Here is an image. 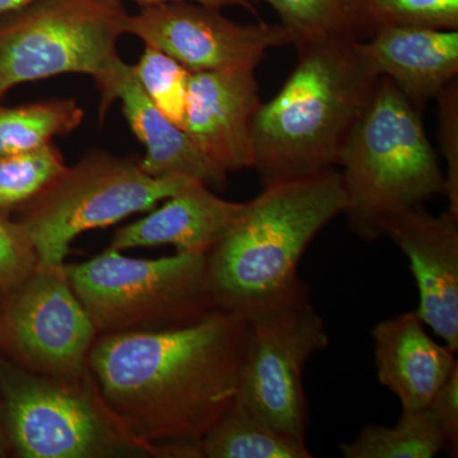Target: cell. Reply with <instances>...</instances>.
Here are the masks:
<instances>
[{
  "instance_id": "obj_1",
  "label": "cell",
  "mask_w": 458,
  "mask_h": 458,
  "mask_svg": "<svg viewBox=\"0 0 458 458\" xmlns=\"http://www.w3.org/2000/svg\"><path fill=\"white\" fill-rule=\"evenodd\" d=\"M250 324L214 309L188 327L102 334L89 372L111 414L155 457L199 458L240 390Z\"/></svg>"
},
{
  "instance_id": "obj_5",
  "label": "cell",
  "mask_w": 458,
  "mask_h": 458,
  "mask_svg": "<svg viewBox=\"0 0 458 458\" xmlns=\"http://www.w3.org/2000/svg\"><path fill=\"white\" fill-rule=\"evenodd\" d=\"M63 271L98 335L188 327L216 309L207 255L135 259L108 247Z\"/></svg>"
},
{
  "instance_id": "obj_24",
  "label": "cell",
  "mask_w": 458,
  "mask_h": 458,
  "mask_svg": "<svg viewBox=\"0 0 458 458\" xmlns=\"http://www.w3.org/2000/svg\"><path fill=\"white\" fill-rule=\"evenodd\" d=\"M369 14L379 26H417L458 31V0H369Z\"/></svg>"
},
{
  "instance_id": "obj_30",
  "label": "cell",
  "mask_w": 458,
  "mask_h": 458,
  "mask_svg": "<svg viewBox=\"0 0 458 458\" xmlns=\"http://www.w3.org/2000/svg\"><path fill=\"white\" fill-rule=\"evenodd\" d=\"M8 443L7 439H5L4 429H3L2 424V417H0V456L5 454V450H7Z\"/></svg>"
},
{
  "instance_id": "obj_17",
  "label": "cell",
  "mask_w": 458,
  "mask_h": 458,
  "mask_svg": "<svg viewBox=\"0 0 458 458\" xmlns=\"http://www.w3.org/2000/svg\"><path fill=\"white\" fill-rule=\"evenodd\" d=\"M245 203L216 197L200 181H192L165 199L140 221L114 232L111 249L172 245L177 252L208 255L233 227Z\"/></svg>"
},
{
  "instance_id": "obj_6",
  "label": "cell",
  "mask_w": 458,
  "mask_h": 458,
  "mask_svg": "<svg viewBox=\"0 0 458 458\" xmlns=\"http://www.w3.org/2000/svg\"><path fill=\"white\" fill-rule=\"evenodd\" d=\"M0 399L5 439L20 457H155L111 414L89 372L51 378L0 358Z\"/></svg>"
},
{
  "instance_id": "obj_12",
  "label": "cell",
  "mask_w": 458,
  "mask_h": 458,
  "mask_svg": "<svg viewBox=\"0 0 458 458\" xmlns=\"http://www.w3.org/2000/svg\"><path fill=\"white\" fill-rule=\"evenodd\" d=\"M255 71L198 72L190 78L183 131L214 165L254 167L251 128L261 106Z\"/></svg>"
},
{
  "instance_id": "obj_7",
  "label": "cell",
  "mask_w": 458,
  "mask_h": 458,
  "mask_svg": "<svg viewBox=\"0 0 458 458\" xmlns=\"http://www.w3.org/2000/svg\"><path fill=\"white\" fill-rule=\"evenodd\" d=\"M126 16L119 0H38L0 17V104L14 87L63 74L104 89Z\"/></svg>"
},
{
  "instance_id": "obj_10",
  "label": "cell",
  "mask_w": 458,
  "mask_h": 458,
  "mask_svg": "<svg viewBox=\"0 0 458 458\" xmlns=\"http://www.w3.org/2000/svg\"><path fill=\"white\" fill-rule=\"evenodd\" d=\"M0 303V352L9 363L51 378L89 373L98 334L63 267H38Z\"/></svg>"
},
{
  "instance_id": "obj_11",
  "label": "cell",
  "mask_w": 458,
  "mask_h": 458,
  "mask_svg": "<svg viewBox=\"0 0 458 458\" xmlns=\"http://www.w3.org/2000/svg\"><path fill=\"white\" fill-rule=\"evenodd\" d=\"M123 35L164 51L191 73L255 71L267 51L291 45L284 27L242 25L222 9L197 3H168L140 8L123 21Z\"/></svg>"
},
{
  "instance_id": "obj_29",
  "label": "cell",
  "mask_w": 458,
  "mask_h": 458,
  "mask_svg": "<svg viewBox=\"0 0 458 458\" xmlns=\"http://www.w3.org/2000/svg\"><path fill=\"white\" fill-rule=\"evenodd\" d=\"M35 2L38 0H0V17L13 13L18 9L25 8Z\"/></svg>"
},
{
  "instance_id": "obj_9",
  "label": "cell",
  "mask_w": 458,
  "mask_h": 458,
  "mask_svg": "<svg viewBox=\"0 0 458 458\" xmlns=\"http://www.w3.org/2000/svg\"><path fill=\"white\" fill-rule=\"evenodd\" d=\"M247 321L250 340L240 390L254 401L271 427L306 442L303 370L330 344L324 319L311 302V289L304 283Z\"/></svg>"
},
{
  "instance_id": "obj_20",
  "label": "cell",
  "mask_w": 458,
  "mask_h": 458,
  "mask_svg": "<svg viewBox=\"0 0 458 458\" xmlns=\"http://www.w3.org/2000/svg\"><path fill=\"white\" fill-rule=\"evenodd\" d=\"M83 108L75 98H50L16 107L0 104V156L31 152L80 128Z\"/></svg>"
},
{
  "instance_id": "obj_18",
  "label": "cell",
  "mask_w": 458,
  "mask_h": 458,
  "mask_svg": "<svg viewBox=\"0 0 458 458\" xmlns=\"http://www.w3.org/2000/svg\"><path fill=\"white\" fill-rule=\"evenodd\" d=\"M208 458H311L306 442L271 427L254 401L238 390L221 418L201 439Z\"/></svg>"
},
{
  "instance_id": "obj_15",
  "label": "cell",
  "mask_w": 458,
  "mask_h": 458,
  "mask_svg": "<svg viewBox=\"0 0 458 458\" xmlns=\"http://www.w3.org/2000/svg\"><path fill=\"white\" fill-rule=\"evenodd\" d=\"M354 47L370 71L390 80L419 111L458 78V31L379 26Z\"/></svg>"
},
{
  "instance_id": "obj_28",
  "label": "cell",
  "mask_w": 458,
  "mask_h": 458,
  "mask_svg": "<svg viewBox=\"0 0 458 458\" xmlns=\"http://www.w3.org/2000/svg\"><path fill=\"white\" fill-rule=\"evenodd\" d=\"M119 2H131L140 8L153 7V5L168 4V3H197V4L208 5L213 8H243L246 11L256 13V5L254 0H119Z\"/></svg>"
},
{
  "instance_id": "obj_14",
  "label": "cell",
  "mask_w": 458,
  "mask_h": 458,
  "mask_svg": "<svg viewBox=\"0 0 458 458\" xmlns=\"http://www.w3.org/2000/svg\"><path fill=\"white\" fill-rule=\"evenodd\" d=\"M99 119L104 122L114 101L122 102L123 117L146 153L140 159L141 170L153 177H189L210 189H225L228 174L214 165L194 147L188 134L172 123L147 98L131 64L122 62L107 86L99 92Z\"/></svg>"
},
{
  "instance_id": "obj_2",
  "label": "cell",
  "mask_w": 458,
  "mask_h": 458,
  "mask_svg": "<svg viewBox=\"0 0 458 458\" xmlns=\"http://www.w3.org/2000/svg\"><path fill=\"white\" fill-rule=\"evenodd\" d=\"M297 53L293 72L252 122V168L262 188L335 168L381 80L354 44L327 42Z\"/></svg>"
},
{
  "instance_id": "obj_23",
  "label": "cell",
  "mask_w": 458,
  "mask_h": 458,
  "mask_svg": "<svg viewBox=\"0 0 458 458\" xmlns=\"http://www.w3.org/2000/svg\"><path fill=\"white\" fill-rule=\"evenodd\" d=\"M131 71L147 98L183 129L191 72L164 51L147 45Z\"/></svg>"
},
{
  "instance_id": "obj_8",
  "label": "cell",
  "mask_w": 458,
  "mask_h": 458,
  "mask_svg": "<svg viewBox=\"0 0 458 458\" xmlns=\"http://www.w3.org/2000/svg\"><path fill=\"white\" fill-rule=\"evenodd\" d=\"M189 177H153L140 161L90 150L64 171L18 223L29 234L40 267H62L71 243L83 232L106 228L147 212L192 182Z\"/></svg>"
},
{
  "instance_id": "obj_3",
  "label": "cell",
  "mask_w": 458,
  "mask_h": 458,
  "mask_svg": "<svg viewBox=\"0 0 458 458\" xmlns=\"http://www.w3.org/2000/svg\"><path fill=\"white\" fill-rule=\"evenodd\" d=\"M335 168L265 186L207 255V280L216 309L246 319L304 284L298 267L307 247L345 212Z\"/></svg>"
},
{
  "instance_id": "obj_27",
  "label": "cell",
  "mask_w": 458,
  "mask_h": 458,
  "mask_svg": "<svg viewBox=\"0 0 458 458\" xmlns=\"http://www.w3.org/2000/svg\"><path fill=\"white\" fill-rule=\"evenodd\" d=\"M428 410L432 412L434 420L438 426L445 451L452 457L458 454V366L452 370L450 377L434 394Z\"/></svg>"
},
{
  "instance_id": "obj_22",
  "label": "cell",
  "mask_w": 458,
  "mask_h": 458,
  "mask_svg": "<svg viewBox=\"0 0 458 458\" xmlns=\"http://www.w3.org/2000/svg\"><path fill=\"white\" fill-rule=\"evenodd\" d=\"M66 165L64 156L53 143L31 152L0 156V216L25 210Z\"/></svg>"
},
{
  "instance_id": "obj_25",
  "label": "cell",
  "mask_w": 458,
  "mask_h": 458,
  "mask_svg": "<svg viewBox=\"0 0 458 458\" xmlns=\"http://www.w3.org/2000/svg\"><path fill=\"white\" fill-rule=\"evenodd\" d=\"M38 267V254L25 229L0 216V301L16 291Z\"/></svg>"
},
{
  "instance_id": "obj_16",
  "label": "cell",
  "mask_w": 458,
  "mask_h": 458,
  "mask_svg": "<svg viewBox=\"0 0 458 458\" xmlns=\"http://www.w3.org/2000/svg\"><path fill=\"white\" fill-rule=\"evenodd\" d=\"M370 334L379 382L403 411L426 409L458 366L456 352L428 335L417 311L378 322Z\"/></svg>"
},
{
  "instance_id": "obj_21",
  "label": "cell",
  "mask_w": 458,
  "mask_h": 458,
  "mask_svg": "<svg viewBox=\"0 0 458 458\" xmlns=\"http://www.w3.org/2000/svg\"><path fill=\"white\" fill-rule=\"evenodd\" d=\"M345 458H433L445 451L432 412H401L394 427L367 426L352 442L342 443Z\"/></svg>"
},
{
  "instance_id": "obj_19",
  "label": "cell",
  "mask_w": 458,
  "mask_h": 458,
  "mask_svg": "<svg viewBox=\"0 0 458 458\" xmlns=\"http://www.w3.org/2000/svg\"><path fill=\"white\" fill-rule=\"evenodd\" d=\"M274 9L295 50L327 42L357 44L376 31L369 0H254Z\"/></svg>"
},
{
  "instance_id": "obj_4",
  "label": "cell",
  "mask_w": 458,
  "mask_h": 458,
  "mask_svg": "<svg viewBox=\"0 0 458 458\" xmlns=\"http://www.w3.org/2000/svg\"><path fill=\"white\" fill-rule=\"evenodd\" d=\"M349 229L375 242L410 208L445 195V176L428 140L421 111L381 77L366 113L344 147L339 165Z\"/></svg>"
},
{
  "instance_id": "obj_26",
  "label": "cell",
  "mask_w": 458,
  "mask_h": 458,
  "mask_svg": "<svg viewBox=\"0 0 458 458\" xmlns=\"http://www.w3.org/2000/svg\"><path fill=\"white\" fill-rule=\"evenodd\" d=\"M439 140L447 170L445 195L448 212L458 216V78L439 93Z\"/></svg>"
},
{
  "instance_id": "obj_13",
  "label": "cell",
  "mask_w": 458,
  "mask_h": 458,
  "mask_svg": "<svg viewBox=\"0 0 458 458\" xmlns=\"http://www.w3.org/2000/svg\"><path fill=\"white\" fill-rule=\"evenodd\" d=\"M410 262L419 289L417 312L445 345L458 351V216H434L423 205L394 216L386 228Z\"/></svg>"
}]
</instances>
